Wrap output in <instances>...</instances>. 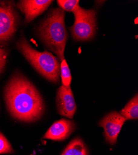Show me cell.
<instances>
[{"label":"cell","instance_id":"1","mask_svg":"<svg viewBox=\"0 0 138 155\" xmlns=\"http://www.w3.org/2000/svg\"><path fill=\"white\" fill-rule=\"evenodd\" d=\"M5 99L11 115L21 121L31 122L39 120L44 111L39 93L21 74L13 76L7 84Z\"/></svg>","mask_w":138,"mask_h":155},{"label":"cell","instance_id":"2","mask_svg":"<svg viewBox=\"0 0 138 155\" xmlns=\"http://www.w3.org/2000/svg\"><path fill=\"white\" fill-rule=\"evenodd\" d=\"M65 11L53 9L39 28L40 35L46 45L62 60L67 42L68 34L65 24Z\"/></svg>","mask_w":138,"mask_h":155},{"label":"cell","instance_id":"3","mask_svg":"<svg viewBox=\"0 0 138 155\" xmlns=\"http://www.w3.org/2000/svg\"><path fill=\"white\" fill-rule=\"evenodd\" d=\"M17 47L32 65L42 76L50 81L57 83L60 74V64L58 59L48 51L34 49L22 37L17 44Z\"/></svg>","mask_w":138,"mask_h":155},{"label":"cell","instance_id":"4","mask_svg":"<svg viewBox=\"0 0 138 155\" xmlns=\"http://www.w3.org/2000/svg\"><path fill=\"white\" fill-rule=\"evenodd\" d=\"M73 13L74 23L69 28L72 37L77 41L91 39L96 30V12L93 9H84L79 5Z\"/></svg>","mask_w":138,"mask_h":155},{"label":"cell","instance_id":"5","mask_svg":"<svg viewBox=\"0 0 138 155\" xmlns=\"http://www.w3.org/2000/svg\"><path fill=\"white\" fill-rule=\"evenodd\" d=\"M16 19V14L11 3L0 4V42L9 39L14 34Z\"/></svg>","mask_w":138,"mask_h":155},{"label":"cell","instance_id":"6","mask_svg":"<svg viewBox=\"0 0 138 155\" xmlns=\"http://www.w3.org/2000/svg\"><path fill=\"white\" fill-rule=\"evenodd\" d=\"M126 120L120 113L113 112L100 121L99 125L104 128L105 139L108 143L111 145L116 143L121 127Z\"/></svg>","mask_w":138,"mask_h":155},{"label":"cell","instance_id":"7","mask_svg":"<svg viewBox=\"0 0 138 155\" xmlns=\"http://www.w3.org/2000/svg\"><path fill=\"white\" fill-rule=\"evenodd\" d=\"M56 105L60 115L69 119L73 117L76 111V104L70 87L60 86L56 95Z\"/></svg>","mask_w":138,"mask_h":155},{"label":"cell","instance_id":"8","mask_svg":"<svg viewBox=\"0 0 138 155\" xmlns=\"http://www.w3.org/2000/svg\"><path fill=\"white\" fill-rule=\"evenodd\" d=\"M53 1L50 0H24L18 4V8L25 15L27 22L34 20L42 14Z\"/></svg>","mask_w":138,"mask_h":155},{"label":"cell","instance_id":"9","mask_svg":"<svg viewBox=\"0 0 138 155\" xmlns=\"http://www.w3.org/2000/svg\"><path fill=\"white\" fill-rule=\"evenodd\" d=\"M75 124L74 122L61 119L55 122L49 128L43 138L56 141H62L68 138L74 131Z\"/></svg>","mask_w":138,"mask_h":155},{"label":"cell","instance_id":"10","mask_svg":"<svg viewBox=\"0 0 138 155\" xmlns=\"http://www.w3.org/2000/svg\"><path fill=\"white\" fill-rule=\"evenodd\" d=\"M120 114L126 119H137L138 117V97L136 94L121 110Z\"/></svg>","mask_w":138,"mask_h":155},{"label":"cell","instance_id":"11","mask_svg":"<svg viewBox=\"0 0 138 155\" xmlns=\"http://www.w3.org/2000/svg\"><path fill=\"white\" fill-rule=\"evenodd\" d=\"M61 155H87L86 147L80 138L73 140Z\"/></svg>","mask_w":138,"mask_h":155},{"label":"cell","instance_id":"12","mask_svg":"<svg viewBox=\"0 0 138 155\" xmlns=\"http://www.w3.org/2000/svg\"><path fill=\"white\" fill-rule=\"evenodd\" d=\"M60 74L63 86L69 87L71 83V74L65 58L62 60L60 64Z\"/></svg>","mask_w":138,"mask_h":155},{"label":"cell","instance_id":"13","mask_svg":"<svg viewBox=\"0 0 138 155\" xmlns=\"http://www.w3.org/2000/svg\"><path fill=\"white\" fill-rule=\"evenodd\" d=\"M59 6L64 11L74 12L76 8L79 5L78 0H58L57 1Z\"/></svg>","mask_w":138,"mask_h":155},{"label":"cell","instance_id":"14","mask_svg":"<svg viewBox=\"0 0 138 155\" xmlns=\"http://www.w3.org/2000/svg\"><path fill=\"white\" fill-rule=\"evenodd\" d=\"M14 150L8 140L0 132V154L11 153Z\"/></svg>","mask_w":138,"mask_h":155},{"label":"cell","instance_id":"15","mask_svg":"<svg viewBox=\"0 0 138 155\" xmlns=\"http://www.w3.org/2000/svg\"><path fill=\"white\" fill-rule=\"evenodd\" d=\"M6 60V54L5 50L0 48V73L4 68Z\"/></svg>","mask_w":138,"mask_h":155}]
</instances>
